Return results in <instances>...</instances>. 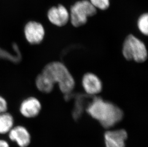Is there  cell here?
<instances>
[{"instance_id":"obj_1","label":"cell","mask_w":148,"mask_h":147,"mask_svg":"<svg viewBox=\"0 0 148 147\" xmlns=\"http://www.w3.org/2000/svg\"><path fill=\"white\" fill-rule=\"evenodd\" d=\"M86 111L107 129L119 123L124 117L123 111L117 105L98 97L94 99L88 105Z\"/></svg>"},{"instance_id":"obj_2","label":"cell","mask_w":148,"mask_h":147,"mask_svg":"<svg viewBox=\"0 0 148 147\" xmlns=\"http://www.w3.org/2000/svg\"><path fill=\"white\" fill-rule=\"evenodd\" d=\"M41 73L54 85L57 83L63 93L68 94L74 89V79L66 66L62 63H49L44 67Z\"/></svg>"},{"instance_id":"obj_3","label":"cell","mask_w":148,"mask_h":147,"mask_svg":"<svg viewBox=\"0 0 148 147\" xmlns=\"http://www.w3.org/2000/svg\"><path fill=\"white\" fill-rule=\"evenodd\" d=\"M122 53L128 61L144 62L147 60L148 53L144 44L132 35H129L123 44Z\"/></svg>"},{"instance_id":"obj_4","label":"cell","mask_w":148,"mask_h":147,"mask_svg":"<svg viewBox=\"0 0 148 147\" xmlns=\"http://www.w3.org/2000/svg\"><path fill=\"white\" fill-rule=\"evenodd\" d=\"M97 9L89 0H82L76 2L70 9V19L73 26L81 27L87 22L88 18L95 15Z\"/></svg>"},{"instance_id":"obj_5","label":"cell","mask_w":148,"mask_h":147,"mask_svg":"<svg viewBox=\"0 0 148 147\" xmlns=\"http://www.w3.org/2000/svg\"><path fill=\"white\" fill-rule=\"evenodd\" d=\"M24 34L27 41L31 44H38L43 40L45 31L42 24L36 21H30L24 27Z\"/></svg>"},{"instance_id":"obj_6","label":"cell","mask_w":148,"mask_h":147,"mask_svg":"<svg viewBox=\"0 0 148 147\" xmlns=\"http://www.w3.org/2000/svg\"><path fill=\"white\" fill-rule=\"evenodd\" d=\"M48 18L51 24L57 27L64 26L70 20V13L62 4L53 6L48 11Z\"/></svg>"},{"instance_id":"obj_7","label":"cell","mask_w":148,"mask_h":147,"mask_svg":"<svg viewBox=\"0 0 148 147\" xmlns=\"http://www.w3.org/2000/svg\"><path fill=\"white\" fill-rule=\"evenodd\" d=\"M41 110V104L36 97H31L24 99L20 106V112L24 117L33 118L36 117Z\"/></svg>"},{"instance_id":"obj_8","label":"cell","mask_w":148,"mask_h":147,"mask_svg":"<svg viewBox=\"0 0 148 147\" xmlns=\"http://www.w3.org/2000/svg\"><path fill=\"white\" fill-rule=\"evenodd\" d=\"M104 137L106 147H126L127 133L124 129L108 131Z\"/></svg>"},{"instance_id":"obj_9","label":"cell","mask_w":148,"mask_h":147,"mask_svg":"<svg viewBox=\"0 0 148 147\" xmlns=\"http://www.w3.org/2000/svg\"><path fill=\"white\" fill-rule=\"evenodd\" d=\"M8 133L9 139L16 142L19 147H27L30 143L31 136L28 130L24 127H14Z\"/></svg>"},{"instance_id":"obj_10","label":"cell","mask_w":148,"mask_h":147,"mask_svg":"<svg viewBox=\"0 0 148 147\" xmlns=\"http://www.w3.org/2000/svg\"><path fill=\"white\" fill-rule=\"evenodd\" d=\"M82 84L84 89L88 94L95 95L102 91V82L94 74L89 73L84 75Z\"/></svg>"},{"instance_id":"obj_11","label":"cell","mask_w":148,"mask_h":147,"mask_svg":"<svg viewBox=\"0 0 148 147\" xmlns=\"http://www.w3.org/2000/svg\"><path fill=\"white\" fill-rule=\"evenodd\" d=\"M14 119L12 115L7 113L0 114V134L8 133L14 127Z\"/></svg>"},{"instance_id":"obj_12","label":"cell","mask_w":148,"mask_h":147,"mask_svg":"<svg viewBox=\"0 0 148 147\" xmlns=\"http://www.w3.org/2000/svg\"><path fill=\"white\" fill-rule=\"evenodd\" d=\"M13 48L14 53H11L0 47V59L11 61L14 63H18L22 59V56L18 46L16 44H13Z\"/></svg>"},{"instance_id":"obj_13","label":"cell","mask_w":148,"mask_h":147,"mask_svg":"<svg viewBox=\"0 0 148 147\" xmlns=\"http://www.w3.org/2000/svg\"><path fill=\"white\" fill-rule=\"evenodd\" d=\"M36 88L42 93H49L53 90L54 85L42 73L38 75L36 79Z\"/></svg>"},{"instance_id":"obj_14","label":"cell","mask_w":148,"mask_h":147,"mask_svg":"<svg viewBox=\"0 0 148 147\" xmlns=\"http://www.w3.org/2000/svg\"><path fill=\"white\" fill-rule=\"evenodd\" d=\"M137 25L140 32L147 35L148 33V15L147 13L143 14L138 18Z\"/></svg>"},{"instance_id":"obj_15","label":"cell","mask_w":148,"mask_h":147,"mask_svg":"<svg viewBox=\"0 0 148 147\" xmlns=\"http://www.w3.org/2000/svg\"><path fill=\"white\" fill-rule=\"evenodd\" d=\"M96 9L106 10L110 6V0H89Z\"/></svg>"},{"instance_id":"obj_16","label":"cell","mask_w":148,"mask_h":147,"mask_svg":"<svg viewBox=\"0 0 148 147\" xmlns=\"http://www.w3.org/2000/svg\"><path fill=\"white\" fill-rule=\"evenodd\" d=\"M8 108L7 101L4 97L0 96V114L5 112Z\"/></svg>"},{"instance_id":"obj_17","label":"cell","mask_w":148,"mask_h":147,"mask_svg":"<svg viewBox=\"0 0 148 147\" xmlns=\"http://www.w3.org/2000/svg\"><path fill=\"white\" fill-rule=\"evenodd\" d=\"M0 147H10V146L6 141L0 140Z\"/></svg>"}]
</instances>
